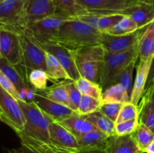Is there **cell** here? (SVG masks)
<instances>
[{
  "label": "cell",
  "mask_w": 154,
  "mask_h": 153,
  "mask_svg": "<svg viewBox=\"0 0 154 153\" xmlns=\"http://www.w3.org/2000/svg\"><path fill=\"white\" fill-rule=\"evenodd\" d=\"M102 34L97 28L72 18L61 26L51 43L78 50L86 46L101 45Z\"/></svg>",
  "instance_id": "cell-1"
},
{
  "label": "cell",
  "mask_w": 154,
  "mask_h": 153,
  "mask_svg": "<svg viewBox=\"0 0 154 153\" xmlns=\"http://www.w3.org/2000/svg\"><path fill=\"white\" fill-rule=\"evenodd\" d=\"M23 112L26 124L19 138H26L36 142L51 143L50 136V119L34 101L18 100Z\"/></svg>",
  "instance_id": "cell-2"
},
{
  "label": "cell",
  "mask_w": 154,
  "mask_h": 153,
  "mask_svg": "<svg viewBox=\"0 0 154 153\" xmlns=\"http://www.w3.org/2000/svg\"><path fill=\"white\" fill-rule=\"evenodd\" d=\"M135 58H138V44L133 47L117 53L105 52L99 84L102 90L117 83V80L123 69Z\"/></svg>",
  "instance_id": "cell-3"
},
{
  "label": "cell",
  "mask_w": 154,
  "mask_h": 153,
  "mask_svg": "<svg viewBox=\"0 0 154 153\" xmlns=\"http://www.w3.org/2000/svg\"><path fill=\"white\" fill-rule=\"evenodd\" d=\"M105 55V51L102 45L86 46L75 50V62L81 77L99 83Z\"/></svg>",
  "instance_id": "cell-4"
},
{
  "label": "cell",
  "mask_w": 154,
  "mask_h": 153,
  "mask_svg": "<svg viewBox=\"0 0 154 153\" xmlns=\"http://www.w3.org/2000/svg\"><path fill=\"white\" fill-rule=\"evenodd\" d=\"M19 35L22 46V62L19 66L24 69L23 76L27 82V76L31 70H46V52L25 31L20 32Z\"/></svg>",
  "instance_id": "cell-5"
},
{
  "label": "cell",
  "mask_w": 154,
  "mask_h": 153,
  "mask_svg": "<svg viewBox=\"0 0 154 153\" xmlns=\"http://www.w3.org/2000/svg\"><path fill=\"white\" fill-rule=\"evenodd\" d=\"M72 19L55 14L27 26L24 31L36 43H51L58 33L61 26Z\"/></svg>",
  "instance_id": "cell-6"
},
{
  "label": "cell",
  "mask_w": 154,
  "mask_h": 153,
  "mask_svg": "<svg viewBox=\"0 0 154 153\" xmlns=\"http://www.w3.org/2000/svg\"><path fill=\"white\" fill-rule=\"evenodd\" d=\"M26 0H5L0 4V29L20 33L24 31Z\"/></svg>",
  "instance_id": "cell-7"
},
{
  "label": "cell",
  "mask_w": 154,
  "mask_h": 153,
  "mask_svg": "<svg viewBox=\"0 0 154 153\" xmlns=\"http://www.w3.org/2000/svg\"><path fill=\"white\" fill-rule=\"evenodd\" d=\"M0 120L11 128L16 134L23 130L26 118L20 104L11 94L0 86Z\"/></svg>",
  "instance_id": "cell-8"
},
{
  "label": "cell",
  "mask_w": 154,
  "mask_h": 153,
  "mask_svg": "<svg viewBox=\"0 0 154 153\" xmlns=\"http://www.w3.org/2000/svg\"><path fill=\"white\" fill-rule=\"evenodd\" d=\"M139 2L136 0H77V3L90 14H121L126 16L131 6Z\"/></svg>",
  "instance_id": "cell-9"
},
{
  "label": "cell",
  "mask_w": 154,
  "mask_h": 153,
  "mask_svg": "<svg viewBox=\"0 0 154 153\" xmlns=\"http://www.w3.org/2000/svg\"><path fill=\"white\" fill-rule=\"evenodd\" d=\"M146 28L124 35H112L102 32L101 45L105 52L108 53H117L126 51L138 44Z\"/></svg>",
  "instance_id": "cell-10"
},
{
  "label": "cell",
  "mask_w": 154,
  "mask_h": 153,
  "mask_svg": "<svg viewBox=\"0 0 154 153\" xmlns=\"http://www.w3.org/2000/svg\"><path fill=\"white\" fill-rule=\"evenodd\" d=\"M38 44V43H37ZM45 52L52 54L69 74L71 80L75 81L81 77L75 62V50L52 43L38 44Z\"/></svg>",
  "instance_id": "cell-11"
},
{
  "label": "cell",
  "mask_w": 154,
  "mask_h": 153,
  "mask_svg": "<svg viewBox=\"0 0 154 153\" xmlns=\"http://www.w3.org/2000/svg\"><path fill=\"white\" fill-rule=\"evenodd\" d=\"M0 44L3 58L12 65L19 66L22 62V46L19 33L0 29Z\"/></svg>",
  "instance_id": "cell-12"
},
{
  "label": "cell",
  "mask_w": 154,
  "mask_h": 153,
  "mask_svg": "<svg viewBox=\"0 0 154 153\" xmlns=\"http://www.w3.org/2000/svg\"><path fill=\"white\" fill-rule=\"evenodd\" d=\"M32 101L38 105L50 119L57 122H60L77 113L69 106L51 100L40 93L35 92L33 94Z\"/></svg>",
  "instance_id": "cell-13"
},
{
  "label": "cell",
  "mask_w": 154,
  "mask_h": 153,
  "mask_svg": "<svg viewBox=\"0 0 154 153\" xmlns=\"http://www.w3.org/2000/svg\"><path fill=\"white\" fill-rule=\"evenodd\" d=\"M55 14L54 0H26L24 15L26 27Z\"/></svg>",
  "instance_id": "cell-14"
},
{
  "label": "cell",
  "mask_w": 154,
  "mask_h": 153,
  "mask_svg": "<svg viewBox=\"0 0 154 153\" xmlns=\"http://www.w3.org/2000/svg\"><path fill=\"white\" fill-rule=\"evenodd\" d=\"M50 136L51 144L55 146L66 149L78 148L76 136L60 123L51 119H50Z\"/></svg>",
  "instance_id": "cell-15"
},
{
  "label": "cell",
  "mask_w": 154,
  "mask_h": 153,
  "mask_svg": "<svg viewBox=\"0 0 154 153\" xmlns=\"http://www.w3.org/2000/svg\"><path fill=\"white\" fill-rule=\"evenodd\" d=\"M126 16L133 20L138 29L146 28L154 20V4L139 2L127 9Z\"/></svg>",
  "instance_id": "cell-16"
},
{
  "label": "cell",
  "mask_w": 154,
  "mask_h": 153,
  "mask_svg": "<svg viewBox=\"0 0 154 153\" xmlns=\"http://www.w3.org/2000/svg\"><path fill=\"white\" fill-rule=\"evenodd\" d=\"M153 58L147 61H140L137 66L136 76L132 87V91L130 96V102L135 105H138L141 100V97L145 90L146 83H147V76H148L149 70Z\"/></svg>",
  "instance_id": "cell-17"
},
{
  "label": "cell",
  "mask_w": 154,
  "mask_h": 153,
  "mask_svg": "<svg viewBox=\"0 0 154 153\" xmlns=\"http://www.w3.org/2000/svg\"><path fill=\"white\" fill-rule=\"evenodd\" d=\"M109 136L101 130L95 129L77 137L78 148L106 150Z\"/></svg>",
  "instance_id": "cell-18"
},
{
  "label": "cell",
  "mask_w": 154,
  "mask_h": 153,
  "mask_svg": "<svg viewBox=\"0 0 154 153\" xmlns=\"http://www.w3.org/2000/svg\"><path fill=\"white\" fill-rule=\"evenodd\" d=\"M140 151L131 135L119 136L114 134L108 138L107 153H137Z\"/></svg>",
  "instance_id": "cell-19"
},
{
  "label": "cell",
  "mask_w": 154,
  "mask_h": 153,
  "mask_svg": "<svg viewBox=\"0 0 154 153\" xmlns=\"http://www.w3.org/2000/svg\"><path fill=\"white\" fill-rule=\"evenodd\" d=\"M0 69L11 80L17 89L19 91L21 96V100H24L26 91H29V85L21 74L20 71L17 70L16 66L11 64L5 58H0Z\"/></svg>",
  "instance_id": "cell-20"
},
{
  "label": "cell",
  "mask_w": 154,
  "mask_h": 153,
  "mask_svg": "<svg viewBox=\"0 0 154 153\" xmlns=\"http://www.w3.org/2000/svg\"><path fill=\"white\" fill-rule=\"evenodd\" d=\"M59 123L64 126L69 131L72 132L76 137H78L87 132L97 129L85 117L78 115V113L66 118Z\"/></svg>",
  "instance_id": "cell-21"
},
{
  "label": "cell",
  "mask_w": 154,
  "mask_h": 153,
  "mask_svg": "<svg viewBox=\"0 0 154 153\" xmlns=\"http://www.w3.org/2000/svg\"><path fill=\"white\" fill-rule=\"evenodd\" d=\"M21 143L31 146L32 148L40 150L44 153H107L106 150L98 149H66V148H60L55 146L51 143H45V142H36L32 140H24Z\"/></svg>",
  "instance_id": "cell-22"
},
{
  "label": "cell",
  "mask_w": 154,
  "mask_h": 153,
  "mask_svg": "<svg viewBox=\"0 0 154 153\" xmlns=\"http://www.w3.org/2000/svg\"><path fill=\"white\" fill-rule=\"evenodd\" d=\"M130 101V94L120 83L114 84L104 90L102 95V104H125Z\"/></svg>",
  "instance_id": "cell-23"
},
{
  "label": "cell",
  "mask_w": 154,
  "mask_h": 153,
  "mask_svg": "<svg viewBox=\"0 0 154 153\" xmlns=\"http://www.w3.org/2000/svg\"><path fill=\"white\" fill-rule=\"evenodd\" d=\"M46 52V73L49 80L52 82L71 80L64 68L57 61V58L49 52Z\"/></svg>",
  "instance_id": "cell-24"
},
{
  "label": "cell",
  "mask_w": 154,
  "mask_h": 153,
  "mask_svg": "<svg viewBox=\"0 0 154 153\" xmlns=\"http://www.w3.org/2000/svg\"><path fill=\"white\" fill-rule=\"evenodd\" d=\"M54 2L56 6V14L71 19L88 14L77 3V0H54Z\"/></svg>",
  "instance_id": "cell-25"
},
{
  "label": "cell",
  "mask_w": 154,
  "mask_h": 153,
  "mask_svg": "<svg viewBox=\"0 0 154 153\" xmlns=\"http://www.w3.org/2000/svg\"><path fill=\"white\" fill-rule=\"evenodd\" d=\"M90 122L98 130L106 134L108 136L115 134V123L105 116L100 111L90 113L89 115L83 116Z\"/></svg>",
  "instance_id": "cell-26"
},
{
  "label": "cell",
  "mask_w": 154,
  "mask_h": 153,
  "mask_svg": "<svg viewBox=\"0 0 154 153\" xmlns=\"http://www.w3.org/2000/svg\"><path fill=\"white\" fill-rule=\"evenodd\" d=\"M154 56V34L146 28L138 42V59L147 61Z\"/></svg>",
  "instance_id": "cell-27"
},
{
  "label": "cell",
  "mask_w": 154,
  "mask_h": 153,
  "mask_svg": "<svg viewBox=\"0 0 154 153\" xmlns=\"http://www.w3.org/2000/svg\"><path fill=\"white\" fill-rule=\"evenodd\" d=\"M39 93L50 98L51 100L70 107V103H69V96H68L65 81L58 82L56 85L48 88L45 91Z\"/></svg>",
  "instance_id": "cell-28"
},
{
  "label": "cell",
  "mask_w": 154,
  "mask_h": 153,
  "mask_svg": "<svg viewBox=\"0 0 154 153\" xmlns=\"http://www.w3.org/2000/svg\"><path fill=\"white\" fill-rule=\"evenodd\" d=\"M139 123L145 124L148 128L154 125V103L142 97L138 104Z\"/></svg>",
  "instance_id": "cell-29"
},
{
  "label": "cell",
  "mask_w": 154,
  "mask_h": 153,
  "mask_svg": "<svg viewBox=\"0 0 154 153\" xmlns=\"http://www.w3.org/2000/svg\"><path fill=\"white\" fill-rule=\"evenodd\" d=\"M130 135L143 152L147 146L154 140V134L150 128L141 123H139L135 131Z\"/></svg>",
  "instance_id": "cell-30"
},
{
  "label": "cell",
  "mask_w": 154,
  "mask_h": 153,
  "mask_svg": "<svg viewBox=\"0 0 154 153\" xmlns=\"http://www.w3.org/2000/svg\"><path fill=\"white\" fill-rule=\"evenodd\" d=\"M49 77L46 71L42 69H35L29 72L27 76V83L33 88L35 92H42L48 88Z\"/></svg>",
  "instance_id": "cell-31"
},
{
  "label": "cell",
  "mask_w": 154,
  "mask_h": 153,
  "mask_svg": "<svg viewBox=\"0 0 154 153\" xmlns=\"http://www.w3.org/2000/svg\"><path fill=\"white\" fill-rule=\"evenodd\" d=\"M75 83L81 94H85L94 98L99 100H102L103 90L99 83L84 77H81L75 81Z\"/></svg>",
  "instance_id": "cell-32"
},
{
  "label": "cell",
  "mask_w": 154,
  "mask_h": 153,
  "mask_svg": "<svg viewBox=\"0 0 154 153\" xmlns=\"http://www.w3.org/2000/svg\"><path fill=\"white\" fill-rule=\"evenodd\" d=\"M138 30V26L130 16H123L118 23L104 33L112 34V35H124V34L133 33Z\"/></svg>",
  "instance_id": "cell-33"
},
{
  "label": "cell",
  "mask_w": 154,
  "mask_h": 153,
  "mask_svg": "<svg viewBox=\"0 0 154 153\" xmlns=\"http://www.w3.org/2000/svg\"><path fill=\"white\" fill-rule=\"evenodd\" d=\"M124 15L109 14V15H95L94 22L93 27L97 28L102 32L108 31L118 23Z\"/></svg>",
  "instance_id": "cell-34"
},
{
  "label": "cell",
  "mask_w": 154,
  "mask_h": 153,
  "mask_svg": "<svg viewBox=\"0 0 154 153\" xmlns=\"http://www.w3.org/2000/svg\"><path fill=\"white\" fill-rule=\"evenodd\" d=\"M138 58H135L132 60L126 68L123 70V71L119 75L117 80V83H120L125 88V89L128 92L131 96V93L133 87V72L135 70L136 62ZM116 83V84H117Z\"/></svg>",
  "instance_id": "cell-35"
},
{
  "label": "cell",
  "mask_w": 154,
  "mask_h": 153,
  "mask_svg": "<svg viewBox=\"0 0 154 153\" xmlns=\"http://www.w3.org/2000/svg\"><path fill=\"white\" fill-rule=\"evenodd\" d=\"M102 105L101 100H97L90 96L82 94L77 113L80 116L89 115L99 111Z\"/></svg>",
  "instance_id": "cell-36"
},
{
  "label": "cell",
  "mask_w": 154,
  "mask_h": 153,
  "mask_svg": "<svg viewBox=\"0 0 154 153\" xmlns=\"http://www.w3.org/2000/svg\"><path fill=\"white\" fill-rule=\"evenodd\" d=\"M65 84H66L68 96H69L70 108L77 112L82 94L78 90L76 83L74 80H65Z\"/></svg>",
  "instance_id": "cell-37"
},
{
  "label": "cell",
  "mask_w": 154,
  "mask_h": 153,
  "mask_svg": "<svg viewBox=\"0 0 154 153\" xmlns=\"http://www.w3.org/2000/svg\"><path fill=\"white\" fill-rule=\"evenodd\" d=\"M137 118H138V106L129 101L123 104V106H122L115 124L129 121V120L135 119Z\"/></svg>",
  "instance_id": "cell-38"
},
{
  "label": "cell",
  "mask_w": 154,
  "mask_h": 153,
  "mask_svg": "<svg viewBox=\"0 0 154 153\" xmlns=\"http://www.w3.org/2000/svg\"><path fill=\"white\" fill-rule=\"evenodd\" d=\"M138 124H139L138 118L115 124V128H114L115 134L119 135V136L132 134L137 128Z\"/></svg>",
  "instance_id": "cell-39"
},
{
  "label": "cell",
  "mask_w": 154,
  "mask_h": 153,
  "mask_svg": "<svg viewBox=\"0 0 154 153\" xmlns=\"http://www.w3.org/2000/svg\"><path fill=\"white\" fill-rule=\"evenodd\" d=\"M122 106H123V104L119 103L102 104L99 111H100L103 115H105V116L108 117L109 119L115 123Z\"/></svg>",
  "instance_id": "cell-40"
},
{
  "label": "cell",
  "mask_w": 154,
  "mask_h": 153,
  "mask_svg": "<svg viewBox=\"0 0 154 153\" xmlns=\"http://www.w3.org/2000/svg\"><path fill=\"white\" fill-rule=\"evenodd\" d=\"M0 86L5 91H6L8 93L11 94L17 100H21V96L19 91L17 89V88L14 85L13 82L11 81V80L2 71L1 69H0Z\"/></svg>",
  "instance_id": "cell-41"
},
{
  "label": "cell",
  "mask_w": 154,
  "mask_h": 153,
  "mask_svg": "<svg viewBox=\"0 0 154 153\" xmlns=\"http://www.w3.org/2000/svg\"><path fill=\"white\" fill-rule=\"evenodd\" d=\"M11 153H44L40 150L32 148L31 146L21 143V146L18 148H13V149L8 150Z\"/></svg>",
  "instance_id": "cell-42"
},
{
  "label": "cell",
  "mask_w": 154,
  "mask_h": 153,
  "mask_svg": "<svg viewBox=\"0 0 154 153\" xmlns=\"http://www.w3.org/2000/svg\"><path fill=\"white\" fill-rule=\"evenodd\" d=\"M154 82V56L153 57V59H152L151 64H150V70H149V74L148 76H147V83H146L145 86V90L147 89ZM144 90V91H145Z\"/></svg>",
  "instance_id": "cell-43"
},
{
  "label": "cell",
  "mask_w": 154,
  "mask_h": 153,
  "mask_svg": "<svg viewBox=\"0 0 154 153\" xmlns=\"http://www.w3.org/2000/svg\"><path fill=\"white\" fill-rule=\"evenodd\" d=\"M142 97L145 98L147 100H150V101L154 103V82L147 89H146L145 91H144Z\"/></svg>",
  "instance_id": "cell-44"
},
{
  "label": "cell",
  "mask_w": 154,
  "mask_h": 153,
  "mask_svg": "<svg viewBox=\"0 0 154 153\" xmlns=\"http://www.w3.org/2000/svg\"><path fill=\"white\" fill-rule=\"evenodd\" d=\"M154 153V140L153 142H150L148 146H147V148L144 149V153Z\"/></svg>",
  "instance_id": "cell-45"
},
{
  "label": "cell",
  "mask_w": 154,
  "mask_h": 153,
  "mask_svg": "<svg viewBox=\"0 0 154 153\" xmlns=\"http://www.w3.org/2000/svg\"><path fill=\"white\" fill-rule=\"evenodd\" d=\"M147 28H148L151 32H153L154 34V20H153V22H152L151 23L147 26Z\"/></svg>",
  "instance_id": "cell-46"
},
{
  "label": "cell",
  "mask_w": 154,
  "mask_h": 153,
  "mask_svg": "<svg viewBox=\"0 0 154 153\" xmlns=\"http://www.w3.org/2000/svg\"><path fill=\"white\" fill-rule=\"evenodd\" d=\"M136 1L141 2H145V3H148V4H154V0H136Z\"/></svg>",
  "instance_id": "cell-47"
},
{
  "label": "cell",
  "mask_w": 154,
  "mask_h": 153,
  "mask_svg": "<svg viewBox=\"0 0 154 153\" xmlns=\"http://www.w3.org/2000/svg\"><path fill=\"white\" fill-rule=\"evenodd\" d=\"M3 58L2 55V52H1V44H0V58Z\"/></svg>",
  "instance_id": "cell-48"
},
{
  "label": "cell",
  "mask_w": 154,
  "mask_h": 153,
  "mask_svg": "<svg viewBox=\"0 0 154 153\" xmlns=\"http://www.w3.org/2000/svg\"><path fill=\"white\" fill-rule=\"evenodd\" d=\"M150 130H152V132H153V134H154V125H153V127H152V128H150Z\"/></svg>",
  "instance_id": "cell-49"
},
{
  "label": "cell",
  "mask_w": 154,
  "mask_h": 153,
  "mask_svg": "<svg viewBox=\"0 0 154 153\" xmlns=\"http://www.w3.org/2000/svg\"><path fill=\"white\" fill-rule=\"evenodd\" d=\"M3 1H5V0H0V4H1V3H2V2H3Z\"/></svg>",
  "instance_id": "cell-50"
},
{
  "label": "cell",
  "mask_w": 154,
  "mask_h": 153,
  "mask_svg": "<svg viewBox=\"0 0 154 153\" xmlns=\"http://www.w3.org/2000/svg\"><path fill=\"white\" fill-rule=\"evenodd\" d=\"M3 153H11V152L9 151H7V152H3Z\"/></svg>",
  "instance_id": "cell-51"
},
{
  "label": "cell",
  "mask_w": 154,
  "mask_h": 153,
  "mask_svg": "<svg viewBox=\"0 0 154 153\" xmlns=\"http://www.w3.org/2000/svg\"><path fill=\"white\" fill-rule=\"evenodd\" d=\"M137 153H144V152H141V151H140V152H137Z\"/></svg>",
  "instance_id": "cell-52"
}]
</instances>
